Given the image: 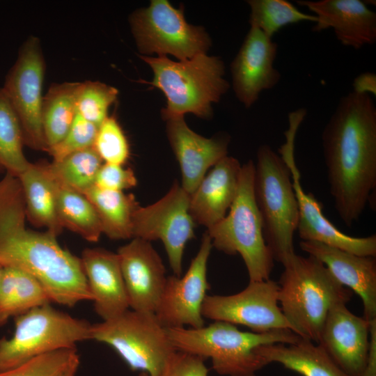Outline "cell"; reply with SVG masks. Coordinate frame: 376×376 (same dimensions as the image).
Listing matches in <instances>:
<instances>
[{
    "label": "cell",
    "instance_id": "14",
    "mask_svg": "<svg viewBox=\"0 0 376 376\" xmlns=\"http://www.w3.org/2000/svg\"><path fill=\"white\" fill-rule=\"evenodd\" d=\"M279 284L268 279L249 281L242 291L231 295H207L202 315L214 321L241 324L263 333L291 327L279 306Z\"/></svg>",
    "mask_w": 376,
    "mask_h": 376
},
{
    "label": "cell",
    "instance_id": "30",
    "mask_svg": "<svg viewBox=\"0 0 376 376\" xmlns=\"http://www.w3.org/2000/svg\"><path fill=\"white\" fill-rule=\"evenodd\" d=\"M102 164L103 161L92 147L44 164L56 182L84 194L94 186Z\"/></svg>",
    "mask_w": 376,
    "mask_h": 376
},
{
    "label": "cell",
    "instance_id": "8",
    "mask_svg": "<svg viewBox=\"0 0 376 376\" xmlns=\"http://www.w3.org/2000/svg\"><path fill=\"white\" fill-rule=\"evenodd\" d=\"M10 338H0V373L40 354L64 348H76L91 339L92 324L57 310L49 304L15 318Z\"/></svg>",
    "mask_w": 376,
    "mask_h": 376
},
{
    "label": "cell",
    "instance_id": "18",
    "mask_svg": "<svg viewBox=\"0 0 376 376\" xmlns=\"http://www.w3.org/2000/svg\"><path fill=\"white\" fill-rule=\"evenodd\" d=\"M350 376H362L369 347V322L353 314L346 304L333 306L325 319L318 343Z\"/></svg>",
    "mask_w": 376,
    "mask_h": 376
},
{
    "label": "cell",
    "instance_id": "7",
    "mask_svg": "<svg viewBox=\"0 0 376 376\" xmlns=\"http://www.w3.org/2000/svg\"><path fill=\"white\" fill-rule=\"evenodd\" d=\"M254 169L251 159L242 165L237 194L228 214L206 230L213 247L228 255L241 256L249 281L269 279L274 267L254 197Z\"/></svg>",
    "mask_w": 376,
    "mask_h": 376
},
{
    "label": "cell",
    "instance_id": "40",
    "mask_svg": "<svg viewBox=\"0 0 376 376\" xmlns=\"http://www.w3.org/2000/svg\"><path fill=\"white\" fill-rule=\"evenodd\" d=\"M353 91L357 93L376 94V75L366 72L358 75L353 82Z\"/></svg>",
    "mask_w": 376,
    "mask_h": 376
},
{
    "label": "cell",
    "instance_id": "36",
    "mask_svg": "<svg viewBox=\"0 0 376 376\" xmlns=\"http://www.w3.org/2000/svg\"><path fill=\"white\" fill-rule=\"evenodd\" d=\"M98 127L77 113L74 121L63 139L51 148L48 153L53 160L93 147Z\"/></svg>",
    "mask_w": 376,
    "mask_h": 376
},
{
    "label": "cell",
    "instance_id": "5",
    "mask_svg": "<svg viewBox=\"0 0 376 376\" xmlns=\"http://www.w3.org/2000/svg\"><path fill=\"white\" fill-rule=\"evenodd\" d=\"M176 350L210 358L212 368L226 376H256L267 365L255 353L263 345L291 344L301 337L290 329H276L263 333L242 331L235 324L214 321L200 328H166Z\"/></svg>",
    "mask_w": 376,
    "mask_h": 376
},
{
    "label": "cell",
    "instance_id": "29",
    "mask_svg": "<svg viewBox=\"0 0 376 376\" xmlns=\"http://www.w3.org/2000/svg\"><path fill=\"white\" fill-rule=\"evenodd\" d=\"M56 185V212L62 228H66L88 242H97L102 229L93 204L84 194L57 182Z\"/></svg>",
    "mask_w": 376,
    "mask_h": 376
},
{
    "label": "cell",
    "instance_id": "20",
    "mask_svg": "<svg viewBox=\"0 0 376 376\" xmlns=\"http://www.w3.org/2000/svg\"><path fill=\"white\" fill-rule=\"evenodd\" d=\"M317 17L313 31L332 29L344 46L359 49L376 42V13L360 0L297 1Z\"/></svg>",
    "mask_w": 376,
    "mask_h": 376
},
{
    "label": "cell",
    "instance_id": "3",
    "mask_svg": "<svg viewBox=\"0 0 376 376\" xmlns=\"http://www.w3.org/2000/svg\"><path fill=\"white\" fill-rule=\"evenodd\" d=\"M278 301L292 331L318 343L329 310L347 304L352 290L342 285L315 258L294 253L283 264Z\"/></svg>",
    "mask_w": 376,
    "mask_h": 376
},
{
    "label": "cell",
    "instance_id": "9",
    "mask_svg": "<svg viewBox=\"0 0 376 376\" xmlns=\"http://www.w3.org/2000/svg\"><path fill=\"white\" fill-rule=\"evenodd\" d=\"M91 340L112 347L132 370L151 376L158 374L176 351L155 313L127 310L92 324Z\"/></svg>",
    "mask_w": 376,
    "mask_h": 376
},
{
    "label": "cell",
    "instance_id": "12",
    "mask_svg": "<svg viewBox=\"0 0 376 376\" xmlns=\"http://www.w3.org/2000/svg\"><path fill=\"white\" fill-rule=\"evenodd\" d=\"M189 200L190 195L177 181L157 202L139 206L133 219L132 238L160 240L177 276L182 274L185 246L194 237L196 224L189 213Z\"/></svg>",
    "mask_w": 376,
    "mask_h": 376
},
{
    "label": "cell",
    "instance_id": "37",
    "mask_svg": "<svg viewBox=\"0 0 376 376\" xmlns=\"http://www.w3.org/2000/svg\"><path fill=\"white\" fill-rule=\"evenodd\" d=\"M206 359L176 350L169 357L162 370L153 376H207L208 368L205 365ZM139 376H151L141 372Z\"/></svg>",
    "mask_w": 376,
    "mask_h": 376
},
{
    "label": "cell",
    "instance_id": "4",
    "mask_svg": "<svg viewBox=\"0 0 376 376\" xmlns=\"http://www.w3.org/2000/svg\"><path fill=\"white\" fill-rule=\"evenodd\" d=\"M139 56L152 70L153 78L148 84L166 97V105L161 110L165 121L187 113L210 118L212 104L219 102L230 88L224 78V63L218 56L201 54L178 61L166 56Z\"/></svg>",
    "mask_w": 376,
    "mask_h": 376
},
{
    "label": "cell",
    "instance_id": "34",
    "mask_svg": "<svg viewBox=\"0 0 376 376\" xmlns=\"http://www.w3.org/2000/svg\"><path fill=\"white\" fill-rule=\"evenodd\" d=\"M118 95L117 88L99 81L79 82L76 97L77 113L99 127L109 116V109Z\"/></svg>",
    "mask_w": 376,
    "mask_h": 376
},
{
    "label": "cell",
    "instance_id": "11",
    "mask_svg": "<svg viewBox=\"0 0 376 376\" xmlns=\"http://www.w3.org/2000/svg\"><path fill=\"white\" fill-rule=\"evenodd\" d=\"M45 70L40 41L31 36L21 46L2 89L19 120L24 143L47 152L42 124Z\"/></svg>",
    "mask_w": 376,
    "mask_h": 376
},
{
    "label": "cell",
    "instance_id": "15",
    "mask_svg": "<svg viewBox=\"0 0 376 376\" xmlns=\"http://www.w3.org/2000/svg\"><path fill=\"white\" fill-rule=\"evenodd\" d=\"M212 240L205 232L196 256L185 275L166 277L155 314L166 328H200L204 326L202 306L210 285L207 265L212 249Z\"/></svg>",
    "mask_w": 376,
    "mask_h": 376
},
{
    "label": "cell",
    "instance_id": "24",
    "mask_svg": "<svg viewBox=\"0 0 376 376\" xmlns=\"http://www.w3.org/2000/svg\"><path fill=\"white\" fill-rule=\"evenodd\" d=\"M255 353L268 364L279 363L302 376H350L341 370L319 344L301 338L291 344L258 346Z\"/></svg>",
    "mask_w": 376,
    "mask_h": 376
},
{
    "label": "cell",
    "instance_id": "31",
    "mask_svg": "<svg viewBox=\"0 0 376 376\" xmlns=\"http://www.w3.org/2000/svg\"><path fill=\"white\" fill-rule=\"evenodd\" d=\"M24 143L19 120L0 88V165L17 178L31 164L24 155Z\"/></svg>",
    "mask_w": 376,
    "mask_h": 376
},
{
    "label": "cell",
    "instance_id": "6",
    "mask_svg": "<svg viewBox=\"0 0 376 376\" xmlns=\"http://www.w3.org/2000/svg\"><path fill=\"white\" fill-rule=\"evenodd\" d=\"M253 193L263 235L274 260L282 265L295 253L294 233L299 208L290 169L284 159L267 144L257 150Z\"/></svg>",
    "mask_w": 376,
    "mask_h": 376
},
{
    "label": "cell",
    "instance_id": "17",
    "mask_svg": "<svg viewBox=\"0 0 376 376\" xmlns=\"http://www.w3.org/2000/svg\"><path fill=\"white\" fill-rule=\"evenodd\" d=\"M133 311L155 313L166 280L162 260L150 242L134 237L117 252Z\"/></svg>",
    "mask_w": 376,
    "mask_h": 376
},
{
    "label": "cell",
    "instance_id": "25",
    "mask_svg": "<svg viewBox=\"0 0 376 376\" xmlns=\"http://www.w3.org/2000/svg\"><path fill=\"white\" fill-rule=\"evenodd\" d=\"M27 219L56 237L63 228L56 212V185L44 163L32 164L17 177Z\"/></svg>",
    "mask_w": 376,
    "mask_h": 376
},
{
    "label": "cell",
    "instance_id": "38",
    "mask_svg": "<svg viewBox=\"0 0 376 376\" xmlns=\"http://www.w3.org/2000/svg\"><path fill=\"white\" fill-rule=\"evenodd\" d=\"M136 183V178L131 169L103 163L96 175L94 186L105 190L123 191L135 187Z\"/></svg>",
    "mask_w": 376,
    "mask_h": 376
},
{
    "label": "cell",
    "instance_id": "10",
    "mask_svg": "<svg viewBox=\"0 0 376 376\" xmlns=\"http://www.w3.org/2000/svg\"><path fill=\"white\" fill-rule=\"evenodd\" d=\"M129 22L142 54H171L182 61L206 54L212 45L204 27L189 24L183 6L176 8L167 0L150 1L149 6L135 10Z\"/></svg>",
    "mask_w": 376,
    "mask_h": 376
},
{
    "label": "cell",
    "instance_id": "26",
    "mask_svg": "<svg viewBox=\"0 0 376 376\" xmlns=\"http://www.w3.org/2000/svg\"><path fill=\"white\" fill-rule=\"evenodd\" d=\"M40 283L29 274L14 267H3L0 280V326L10 318L51 303Z\"/></svg>",
    "mask_w": 376,
    "mask_h": 376
},
{
    "label": "cell",
    "instance_id": "16",
    "mask_svg": "<svg viewBox=\"0 0 376 376\" xmlns=\"http://www.w3.org/2000/svg\"><path fill=\"white\" fill-rule=\"evenodd\" d=\"M278 45L258 28L250 29L230 64L232 87L237 100L250 108L260 94L273 88L281 78L274 67Z\"/></svg>",
    "mask_w": 376,
    "mask_h": 376
},
{
    "label": "cell",
    "instance_id": "35",
    "mask_svg": "<svg viewBox=\"0 0 376 376\" xmlns=\"http://www.w3.org/2000/svg\"><path fill=\"white\" fill-rule=\"evenodd\" d=\"M93 148L104 163L123 166L127 162L129 143L115 117L108 116L98 127Z\"/></svg>",
    "mask_w": 376,
    "mask_h": 376
},
{
    "label": "cell",
    "instance_id": "28",
    "mask_svg": "<svg viewBox=\"0 0 376 376\" xmlns=\"http://www.w3.org/2000/svg\"><path fill=\"white\" fill-rule=\"evenodd\" d=\"M79 84L66 81L53 84L43 96L42 124L47 152L63 139L74 121Z\"/></svg>",
    "mask_w": 376,
    "mask_h": 376
},
{
    "label": "cell",
    "instance_id": "1",
    "mask_svg": "<svg viewBox=\"0 0 376 376\" xmlns=\"http://www.w3.org/2000/svg\"><path fill=\"white\" fill-rule=\"evenodd\" d=\"M322 145L334 207L351 227L376 187V107L370 95L352 91L340 97Z\"/></svg>",
    "mask_w": 376,
    "mask_h": 376
},
{
    "label": "cell",
    "instance_id": "2",
    "mask_svg": "<svg viewBox=\"0 0 376 376\" xmlns=\"http://www.w3.org/2000/svg\"><path fill=\"white\" fill-rule=\"evenodd\" d=\"M26 217L19 181L6 173L0 180V265L33 276L52 302L72 307L93 301L80 258L61 246L55 235L28 229Z\"/></svg>",
    "mask_w": 376,
    "mask_h": 376
},
{
    "label": "cell",
    "instance_id": "39",
    "mask_svg": "<svg viewBox=\"0 0 376 376\" xmlns=\"http://www.w3.org/2000/svg\"><path fill=\"white\" fill-rule=\"evenodd\" d=\"M369 322V347L362 376H376V319Z\"/></svg>",
    "mask_w": 376,
    "mask_h": 376
},
{
    "label": "cell",
    "instance_id": "13",
    "mask_svg": "<svg viewBox=\"0 0 376 376\" xmlns=\"http://www.w3.org/2000/svg\"><path fill=\"white\" fill-rule=\"evenodd\" d=\"M289 127L285 132V143L279 150L287 164L299 208L297 230L302 241H313L361 256H376V235L365 237L349 236L340 231L323 214L322 204L314 195L306 193L300 183V173L295 161V140L297 129L304 120L297 113L289 114Z\"/></svg>",
    "mask_w": 376,
    "mask_h": 376
},
{
    "label": "cell",
    "instance_id": "32",
    "mask_svg": "<svg viewBox=\"0 0 376 376\" xmlns=\"http://www.w3.org/2000/svg\"><path fill=\"white\" fill-rule=\"evenodd\" d=\"M249 24L272 38L283 27L301 22L316 23L314 15L301 12L285 0H249Z\"/></svg>",
    "mask_w": 376,
    "mask_h": 376
},
{
    "label": "cell",
    "instance_id": "41",
    "mask_svg": "<svg viewBox=\"0 0 376 376\" xmlns=\"http://www.w3.org/2000/svg\"><path fill=\"white\" fill-rule=\"evenodd\" d=\"M2 269L3 267L0 265V280H1V273H2Z\"/></svg>",
    "mask_w": 376,
    "mask_h": 376
},
{
    "label": "cell",
    "instance_id": "23",
    "mask_svg": "<svg viewBox=\"0 0 376 376\" xmlns=\"http://www.w3.org/2000/svg\"><path fill=\"white\" fill-rule=\"evenodd\" d=\"M242 165L226 156L214 164L190 195L189 213L195 224L208 229L226 215L237 194Z\"/></svg>",
    "mask_w": 376,
    "mask_h": 376
},
{
    "label": "cell",
    "instance_id": "33",
    "mask_svg": "<svg viewBox=\"0 0 376 376\" xmlns=\"http://www.w3.org/2000/svg\"><path fill=\"white\" fill-rule=\"evenodd\" d=\"M79 365L76 348H64L33 357L0 376H75Z\"/></svg>",
    "mask_w": 376,
    "mask_h": 376
},
{
    "label": "cell",
    "instance_id": "42",
    "mask_svg": "<svg viewBox=\"0 0 376 376\" xmlns=\"http://www.w3.org/2000/svg\"><path fill=\"white\" fill-rule=\"evenodd\" d=\"M3 169L2 168V166L0 165V171H2Z\"/></svg>",
    "mask_w": 376,
    "mask_h": 376
},
{
    "label": "cell",
    "instance_id": "21",
    "mask_svg": "<svg viewBox=\"0 0 376 376\" xmlns=\"http://www.w3.org/2000/svg\"><path fill=\"white\" fill-rule=\"evenodd\" d=\"M299 246L322 263L343 286L361 299L364 318L376 319V261L375 257L358 256L323 243L301 241Z\"/></svg>",
    "mask_w": 376,
    "mask_h": 376
},
{
    "label": "cell",
    "instance_id": "19",
    "mask_svg": "<svg viewBox=\"0 0 376 376\" xmlns=\"http://www.w3.org/2000/svg\"><path fill=\"white\" fill-rule=\"evenodd\" d=\"M166 123L168 140L180 168L181 186L191 195L207 170L228 155L230 136L224 133L212 138L201 136L188 127L184 116Z\"/></svg>",
    "mask_w": 376,
    "mask_h": 376
},
{
    "label": "cell",
    "instance_id": "22",
    "mask_svg": "<svg viewBox=\"0 0 376 376\" xmlns=\"http://www.w3.org/2000/svg\"><path fill=\"white\" fill-rule=\"evenodd\" d=\"M80 259L96 313L108 320L128 310L118 253L101 248L86 249Z\"/></svg>",
    "mask_w": 376,
    "mask_h": 376
},
{
    "label": "cell",
    "instance_id": "27",
    "mask_svg": "<svg viewBox=\"0 0 376 376\" xmlns=\"http://www.w3.org/2000/svg\"><path fill=\"white\" fill-rule=\"evenodd\" d=\"M84 194L97 214L102 233L112 240L132 238L134 215L140 206L133 194L102 189L95 186Z\"/></svg>",
    "mask_w": 376,
    "mask_h": 376
}]
</instances>
